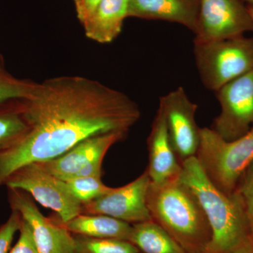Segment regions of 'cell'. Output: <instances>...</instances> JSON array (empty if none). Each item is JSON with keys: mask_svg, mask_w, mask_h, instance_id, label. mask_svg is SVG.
<instances>
[{"mask_svg": "<svg viewBox=\"0 0 253 253\" xmlns=\"http://www.w3.org/2000/svg\"><path fill=\"white\" fill-rule=\"evenodd\" d=\"M196 66L203 84L217 91L253 70V37L194 42Z\"/></svg>", "mask_w": 253, "mask_h": 253, "instance_id": "cell-5", "label": "cell"}, {"mask_svg": "<svg viewBox=\"0 0 253 253\" xmlns=\"http://www.w3.org/2000/svg\"><path fill=\"white\" fill-rule=\"evenodd\" d=\"M77 253H139V250L129 241L114 239H94L81 236L76 238Z\"/></svg>", "mask_w": 253, "mask_h": 253, "instance_id": "cell-21", "label": "cell"}, {"mask_svg": "<svg viewBox=\"0 0 253 253\" xmlns=\"http://www.w3.org/2000/svg\"><path fill=\"white\" fill-rule=\"evenodd\" d=\"M253 32V21L241 0H200L194 42H208Z\"/></svg>", "mask_w": 253, "mask_h": 253, "instance_id": "cell-8", "label": "cell"}, {"mask_svg": "<svg viewBox=\"0 0 253 253\" xmlns=\"http://www.w3.org/2000/svg\"><path fill=\"white\" fill-rule=\"evenodd\" d=\"M236 253H253V244Z\"/></svg>", "mask_w": 253, "mask_h": 253, "instance_id": "cell-26", "label": "cell"}, {"mask_svg": "<svg viewBox=\"0 0 253 253\" xmlns=\"http://www.w3.org/2000/svg\"><path fill=\"white\" fill-rule=\"evenodd\" d=\"M129 242L144 253H186L172 236L152 219L134 224Z\"/></svg>", "mask_w": 253, "mask_h": 253, "instance_id": "cell-17", "label": "cell"}, {"mask_svg": "<svg viewBox=\"0 0 253 253\" xmlns=\"http://www.w3.org/2000/svg\"><path fill=\"white\" fill-rule=\"evenodd\" d=\"M150 183L146 169L129 184L83 205L82 214H104L134 224L151 220L146 202Z\"/></svg>", "mask_w": 253, "mask_h": 253, "instance_id": "cell-10", "label": "cell"}, {"mask_svg": "<svg viewBox=\"0 0 253 253\" xmlns=\"http://www.w3.org/2000/svg\"><path fill=\"white\" fill-rule=\"evenodd\" d=\"M23 104L29 129L0 150V186L23 166L59 157L91 136L126 134L141 116L138 105L124 93L81 76L37 83Z\"/></svg>", "mask_w": 253, "mask_h": 253, "instance_id": "cell-1", "label": "cell"}, {"mask_svg": "<svg viewBox=\"0 0 253 253\" xmlns=\"http://www.w3.org/2000/svg\"><path fill=\"white\" fill-rule=\"evenodd\" d=\"M200 0H128V17L179 23L195 33Z\"/></svg>", "mask_w": 253, "mask_h": 253, "instance_id": "cell-14", "label": "cell"}, {"mask_svg": "<svg viewBox=\"0 0 253 253\" xmlns=\"http://www.w3.org/2000/svg\"><path fill=\"white\" fill-rule=\"evenodd\" d=\"M159 107L164 113L169 139L179 161L182 163L196 156L201 131L195 119L197 105L179 86L160 98Z\"/></svg>", "mask_w": 253, "mask_h": 253, "instance_id": "cell-9", "label": "cell"}, {"mask_svg": "<svg viewBox=\"0 0 253 253\" xmlns=\"http://www.w3.org/2000/svg\"><path fill=\"white\" fill-rule=\"evenodd\" d=\"M248 10H249V12L250 15H251V17L252 18L253 21V7L252 6H247Z\"/></svg>", "mask_w": 253, "mask_h": 253, "instance_id": "cell-27", "label": "cell"}, {"mask_svg": "<svg viewBox=\"0 0 253 253\" xmlns=\"http://www.w3.org/2000/svg\"><path fill=\"white\" fill-rule=\"evenodd\" d=\"M4 185L31 195L42 206L57 213L63 224L83 213V205L73 196L66 182L46 172L37 163L15 171Z\"/></svg>", "mask_w": 253, "mask_h": 253, "instance_id": "cell-6", "label": "cell"}, {"mask_svg": "<svg viewBox=\"0 0 253 253\" xmlns=\"http://www.w3.org/2000/svg\"><path fill=\"white\" fill-rule=\"evenodd\" d=\"M8 190L11 211L19 212L31 227L40 253H77L76 239L62 224H55L43 216L27 193L18 189Z\"/></svg>", "mask_w": 253, "mask_h": 253, "instance_id": "cell-11", "label": "cell"}, {"mask_svg": "<svg viewBox=\"0 0 253 253\" xmlns=\"http://www.w3.org/2000/svg\"><path fill=\"white\" fill-rule=\"evenodd\" d=\"M64 181L73 196L83 206L99 199L113 189L105 185L101 176L74 177Z\"/></svg>", "mask_w": 253, "mask_h": 253, "instance_id": "cell-20", "label": "cell"}, {"mask_svg": "<svg viewBox=\"0 0 253 253\" xmlns=\"http://www.w3.org/2000/svg\"><path fill=\"white\" fill-rule=\"evenodd\" d=\"M215 92L221 112L211 129L227 141L247 134L253 126V70Z\"/></svg>", "mask_w": 253, "mask_h": 253, "instance_id": "cell-7", "label": "cell"}, {"mask_svg": "<svg viewBox=\"0 0 253 253\" xmlns=\"http://www.w3.org/2000/svg\"><path fill=\"white\" fill-rule=\"evenodd\" d=\"M181 164L179 179L194 193L212 231L205 253H236L253 245L249 220L237 193L228 195L216 187L196 156Z\"/></svg>", "mask_w": 253, "mask_h": 253, "instance_id": "cell-2", "label": "cell"}, {"mask_svg": "<svg viewBox=\"0 0 253 253\" xmlns=\"http://www.w3.org/2000/svg\"><path fill=\"white\" fill-rule=\"evenodd\" d=\"M126 17L128 0H102L83 26L89 39L105 44L119 36Z\"/></svg>", "mask_w": 253, "mask_h": 253, "instance_id": "cell-15", "label": "cell"}, {"mask_svg": "<svg viewBox=\"0 0 253 253\" xmlns=\"http://www.w3.org/2000/svg\"><path fill=\"white\" fill-rule=\"evenodd\" d=\"M37 83L14 77L6 69L4 58L0 54V105L26 99L33 94Z\"/></svg>", "mask_w": 253, "mask_h": 253, "instance_id": "cell-19", "label": "cell"}, {"mask_svg": "<svg viewBox=\"0 0 253 253\" xmlns=\"http://www.w3.org/2000/svg\"><path fill=\"white\" fill-rule=\"evenodd\" d=\"M102 0H73L77 17L82 25L86 22Z\"/></svg>", "mask_w": 253, "mask_h": 253, "instance_id": "cell-25", "label": "cell"}, {"mask_svg": "<svg viewBox=\"0 0 253 253\" xmlns=\"http://www.w3.org/2000/svg\"><path fill=\"white\" fill-rule=\"evenodd\" d=\"M151 219L163 228L186 253H205L211 226L194 193L179 179L150 183L146 196Z\"/></svg>", "mask_w": 253, "mask_h": 253, "instance_id": "cell-3", "label": "cell"}, {"mask_svg": "<svg viewBox=\"0 0 253 253\" xmlns=\"http://www.w3.org/2000/svg\"><path fill=\"white\" fill-rule=\"evenodd\" d=\"M23 100L0 105V150L14 144L29 129Z\"/></svg>", "mask_w": 253, "mask_h": 253, "instance_id": "cell-18", "label": "cell"}, {"mask_svg": "<svg viewBox=\"0 0 253 253\" xmlns=\"http://www.w3.org/2000/svg\"><path fill=\"white\" fill-rule=\"evenodd\" d=\"M19 231L17 243L10 250L9 253H40L33 239L31 227L23 219Z\"/></svg>", "mask_w": 253, "mask_h": 253, "instance_id": "cell-24", "label": "cell"}, {"mask_svg": "<svg viewBox=\"0 0 253 253\" xmlns=\"http://www.w3.org/2000/svg\"><path fill=\"white\" fill-rule=\"evenodd\" d=\"M147 144L149 163L146 170L151 182L160 184L179 176L181 164L173 149L166 118L160 107L153 121Z\"/></svg>", "mask_w": 253, "mask_h": 253, "instance_id": "cell-13", "label": "cell"}, {"mask_svg": "<svg viewBox=\"0 0 253 253\" xmlns=\"http://www.w3.org/2000/svg\"><path fill=\"white\" fill-rule=\"evenodd\" d=\"M242 1H245V2L248 3L249 6H252L253 7V0H241Z\"/></svg>", "mask_w": 253, "mask_h": 253, "instance_id": "cell-28", "label": "cell"}, {"mask_svg": "<svg viewBox=\"0 0 253 253\" xmlns=\"http://www.w3.org/2000/svg\"><path fill=\"white\" fill-rule=\"evenodd\" d=\"M70 232L94 239H114L129 241L132 226L104 214H81L63 224Z\"/></svg>", "mask_w": 253, "mask_h": 253, "instance_id": "cell-16", "label": "cell"}, {"mask_svg": "<svg viewBox=\"0 0 253 253\" xmlns=\"http://www.w3.org/2000/svg\"><path fill=\"white\" fill-rule=\"evenodd\" d=\"M235 192L244 205L253 236V162L241 176Z\"/></svg>", "mask_w": 253, "mask_h": 253, "instance_id": "cell-22", "label": "cell"}, {"mask_svg": "<svg viewBox=\"0 0 253 253\" xmlns=\"http://www.w3.org/2000/svg\"><path fill=\"white\" fill-rule=\"evenodd\" d=\"M22 217L16 211H11L7 221L0 226V253H9L16 233L19 231Z\"/></svg>", "mask_w": 253, "mask_h": 253, "instance_id": "cell-23", "label": "cell"}, {"mask_svg": "<svg viewBox=\"0 0 253 253\" xmlns=\"http://www.w3.org/2000/svg\"><path fill=\"white\" fill-rule=\"evenodd\" d=\"M126 135L124 133L111 132L91 136L59 157L37 163L49 174L66 181L91 163L103 161L110 148Z\"/></svg>", "mask_w": 253, "mask_h": 253, "instance_id": "cell-12", "label": "cell"}, {"mask_svg": "<svg viewBox=\"0 0 253 253\" xmlns=\"http://www.w3.org/2000/svg\"><path fill=\"white\" fill-rule=\"evenodd\" d=\"M196 157L213 184L228 195L253 162V126L235 140L227 141L211 128H201Z\"/></svg>", "mask_w": 253, "mask_h": 253, "instance_id": "cell-4", "label": "cell"}]
</instances>
